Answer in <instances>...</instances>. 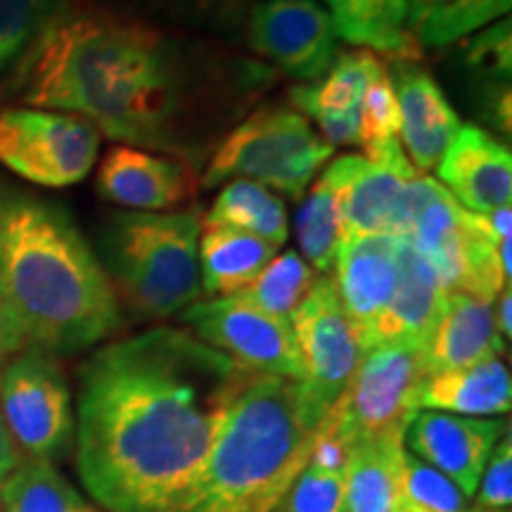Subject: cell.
I'll return each instance as SVG.
<instances>
[{
	"instance_id": "6da1fadb",
	"label": "cell",
	"mask_w": 512,
	"mask_h": 512,
	"mask_svg": "<svg viewBox=\"0 0 512 512\" xmlns=\"http://www.w3.org/2000/svg\"><path fill=\"white\" fill-rule=\"evenodd\" d=\"M271 81L207 38L72 0L0 91L197 169Z\"/></svg>"
},
{
	"instance_id": "7a4b0ae2",
	"label": "cell",
	"mask_w": 512,
	"mask_h": 512,
	"mask_svg": "<svg viewBox=\"0 0 512 512\" xmlns=\"http://www.w3.org/2000/svg\"><path fill=\"white\" fill-rule=\"evenodd\" d=\"M249 373L188 330L105 344L79 370L76 472L110 512H169L207 463Z\"/></svg>"
},
{
	"instance_id": "3957f363",
	"label": "cell",
	"mask_w": 512,
	"mask_h": 512,
	"mask_svg": "<svg viewBox=\"0 0 512 512\" xmlns=\"http://www.w3.org/2000/svg\"><path fill=\"white\" fill-rule=\"evenodd\" d=\"M0 292L27 347L79 354L121 328L110 275L60 204L0 190Z\"/></svg>"
},
{
	"instance_id": "277c9868",
	"label": "cell",
	"mask_w": 512,
	"mask_h": 512,
	"mask_svg": "<svg viewBox=\"0 0 512 512\" xmlns=\"http://www.w3.org/2000/svg\"><path fill=\"white\" fill-rule=\"evenodd\" d=\"M320 422L302 382L254 373L230 403L200 475L169 512H275L309 463Z\"/></svg>"
},
{
	"instance_id": "5b68a950",
	"label": "cell",
	"mask_w": 512,
	"mask_h": 512,
	"mask_svg": "<svg viewBox=\"0 0 512 512\" xmlns=\"http://www.w3.org/2000/svg\"><path fill=\"white\" fill-rule=\"evenodd\" d=\"M200 233L197 207L166 214L124 211L102 233L105 271L138 316L164 320L200 302Z\"/></svg>"
},
{
	"instance_id": "8992f818",
	"label": "cell",
	"mask_w": 512,
	"mask_h": 512,
	"mask_svg": "<svg viewBox=\"0 0 512 512\" xmlns=\"http://www.w3.org/2000/svg\"><path fill=\"white\" fill-rule=\"evenodd\" d=\"M335 147L290 107H261L219 140L204 164V188L245 178L299 200Z\"/></svg>"
},
{
	"instance_id": "52a82bcc",
	"label": "cell",
	"mask_w": 512,
	"mask_h": 512,
	"mask_svg": "<svg viewBox=\"0 0 512 512\" xmlns=\"http://www.w3.org/2000/svg\"><path fill=\"white\" fill-rule=\"evenodd\" d=\"M0 418L19 456L55 463L72 448V394L48 351L24 347L0 370Z\"/></svg>"
},
{
	"instance_id": "ba28073f",
	"label": "cell",
	"mask_w": 512,
	"mask_h": 512,
	"mask_svg": "<svg viewBox=\"0 0 512 512\" xmlns=\"http://www.w3.org/2000/svg\"><path fill=\"white\" fill-rule=\"evenodd\" d=\"M427 377L425 347L418 344H375L363 351L356 373L330 408L339 434L349 446L403 434Z\"/></svg>"
},
{
	"instance_id": "9c48e42d",
	"label": "cell",
	"mask_w": 512,
	"mask_h": 512,
	"mask_svg": "<svg viewBox=\"0 0 512 512\" xmlns=\"http://www.w3.org/2000/svg\"><path fill=\"white\" fill-rule=\"evenodd\" d=\"M100 133L76 114L0 110V164L24 181L67 188L81 183L98 162Z\"/></svg>"
},
{
	"instance_id": "30bf717a",
	"label": "cell",
	"mask_w": 512,
	"mask_h": 512,
	"mask_svg": "<svg viewBox=\"0 0 512 512\" xmlns=\"http://www.w3.org/2000/svg\"><path fill=\"white\" fill-rule=\"evenodd\" d=\"M304 363L302 389L313 415L325 420L363 356L356 325L344 311L335 278L323 275L290 318Z\"/></svg>"
},
{
	"instance_id": "8fae6325",
	"label": "cell",
	"mask_w": 512,
	"mask_h": 512,
	"mask_svg": "<svg viewBox=\"0 0 512 512\" xmlns=\"http://www.w3.org/2000/svg\"><path fill=\"white\" fill-rule=\"evenodd\" d=\"M181 318L200 342L233 358L249 373L304 380V363L290 320L256 309L238 294L195 302Z\"/></svg>"
},
{
	"instance_id": "7c38bea8",
	"label": "cell",
	"mask_w": 512,
	"mask_h": 512,
	"mask_svg": "<svg viewBox=\"0 0 512 512\" xmlns=\"http://www.w3.org/2000/svg\"><path fill=\"white\" fill-rule=\"evenodd\" d=\"M247 46L297 79H320L337 57V34L318 0H261L249 10Z\"/></svg>"
},
{
	"instance_id": "4fadbf2b",
	"label": "cell",
	"mask_w": 512,
	"mask_h": 512,
	"mask_svg": "<svg viewBox=\"0 0 512 512\" xmlns=\"http://www.w3.org/2000/svg\"><path fill=\"white\" fill-rule=\"evenodd\" d=\"M505 430L508 422L501 418L415 411L403 430V446L472 498L491 451Z\"/></svg>"
},
{
	"instance_id": "5bb4252c",
	"label": "cell",
	"mask_w": 512,
	"mask_h": 512,
	"mask_svg": "<svg viewBox=\"0 0 512 512\" xmlns=\"http://www.w3.org/2000/svg\"><path fill=\"white\" fill-rule=\"evenodd\" d=\"M418 174L399 138L354 155L339 200L342 242L358 235H392L403 190Z\"/></svg>"
},
{
	"instance_id": "9a60e30c",
	"label": "cell",
	"mask_w": 512,
	"mask_h": 512,
	"mask_svg": "<svg viewBox=\"0 0 512 512\" xmlns=\"http://www.w3.org/2000/svg\"><path fill=\"white\" fill-rule=\"evenodd\" d=\"M197 185L200 176L192 164L128 145L112 147L95 178L98 195L107 202L147 214L178 211L195 197Z\"/></svg>"
},
{
	"instance_id": "2e32d148",
	"label": "cell",
	"mask_w": 512,
	"mask_h": 512,
	"mask_svg": "<svg viewBox=\"0 0 512 512\" xmlns=\"http://www.w3.org/2000/svg\"><path fill=\"white\" fill-rule=\"evenodd\" d=\"M335 285L344 311L370 349L375 323L387 309L401 273V238L396 235H358L339 245Z\"/></svg>"
},
{
	"instance_id": "e0dca14e",
	"label": "cell",
	"mask_w": 512,
	"mask_h": 512,
	"mask_svg": "<svg viewBox=\"0 0 512 512\" xmlns=\"http://www.w3.org/2000/svg\"><path fill=\"white\" fill-rule=\"evenodd\" d=\"M439 181L465 211L489 214L510 207L512 157L489 131L463 124L437 164Z\"/></svg>"
},
{
	"instance_id": "ac0fdd59",
	"label": "cell",
	"mask_w": 512,
	"mask_h": 512,
	"mask_svg": "<svg viewBox=\"0 0 512 512\" xmlns=\"http://www.w3.org/2000/svg\"><path fill=\"white\" fill-rule=\"evenodd\" d=\"M389 67L401 114V147L411 155L415 169L425 174L437 169L441 155L463 124L437 79L420 60H392Z\"/></svg>"
},
{
	"instance_id": "d6986e66",
	"label": "cell",
	"mask_w": 512,
	"mask_h": 512,
	"mask_svg": "<svg viewBox=\"0 0 512 512\" xmlns=\"http://www.w3.org/2000/svg\"><path fill=\"white\" fill-rule=\"evenodd\" d=\"M496 299L482 294L446 292L437 323L425 342L427 375L465 368L503 354V339L494 320Z\"/></svg>"
},
{
	"instance_id": "ffe728a7",
	"label": "cell",
	"mask_w": 512,
	"mask_h": 512,
	"mask_svg": "<svg viewBox=\"0 0 512 512\" xmlns=\"http://www.w3.org/2000/svg\"><path fill=\"white\" fill-rule=\"evenodd\" d=\"M446 290L439 275L415 249L401 240V273L396 290L375 323L370 347L375 344H418L425 347L437 323Z\"/></svg>"
},
{
	"instance_id": "44dd1931",
	"label": "cell",
	"mask_w": 512,
	"mask_h": 512,
	"mask_svg": "<svg viewBox=\"0 0 512 512\" xmlns=\"http://www.w3.org/2000/svg\"><path fill=\"white\" fill-rule=\"evenodd\" d=\"M512 406L510 370L501 356L465 368L430 373L415 394L418 411H439L465 418L508 415Z\"/></svg>"
},
{
	"instance_id": "7402d4cb",
	"label": "cell",
	"mask_w": 512,
	"mask_h": 512,
	"mask_svg": "<svg viewBox=\"0 0 512 512\" xmlns=\"http://www.w3.org/2000/svg\"><path fill=\"white\" fill-rule=\"evenodd\" d=\"M337 38L389 60H420L406 24V0H323Z\"/></svg>"
},
{
	"instance_id": "603a6c76",
	"label": "cell",
	"mask_w": 512,
	"mask_h": 512,
	"mask_svg": "<svg viewBox=\"0 0 512 512\" xmlns=\"http://www.w3.org/2000/svg\"><path fill=\"white\" fill-rule=\"evenodd\" d=\"M155 27L233 38L245 31L254 0H86Z\"/></svg>"
},
{
	"instance_id": "cb8c5ba5",
	"label": "cell",
	"mask_w": 512,
	"mask_h": 512,
	"mask_svg": "<svg viewBox=\"0 0 512 512\" xmlns=\"http://www.w3.org/2000/svg\"><path fill=\"white\" fill-rule=\"evenodd\" d=\"M351 446L337 430L330 413L318 425L309 463L275 512H347L344 472Z\"/></svg>"
},
{
	"instance_id": "d4e9b609",
	"label": "cell",
	"mask_w": 512,
	"mask_h": 512,
	"mask_svg": "<svg viewBox=\"0 0 512 512\" xmlns=\"http://www.w3.org/2000/svg\"><path fill=\"white\" fill-rule=\"evenodd\" d=\"M403 453V434H389L351 446L344 472L347 512H396Z\"/></svg>"
},
{
	"instance_id": "484cf974",
	"label": "cell",
	"mask_w": 512,
	"mask_h": 512,
	"mask_svg": "<svg viewBox=\"0 0 512 512\" xmlns=\"http://www.w3.org/2000/svg\"><path fill=\"white\" fill-rule=\"evenodd\" d=\"M200 238L202 292L211 297H233L254 283L271 264L275 247L256 235L235 228H204Z\"/></svg>"
},
{
	"instance_id": "4316f807",
	"label": "cell",
	"mask_w": 512,
	"mask_h": 512,
	"mask_svg": "<svg viewBox=\"0 0 512 512\" xmlns=\"http://www.w3.org/2000/svg\"><path fill=\"white\" fill-rule=\"evenodd\" d=\"M354 155H344L325 166L309 197L297 214V240L304 261L313 271L328 275L335 268L342 235H339V200Z\"/></svg>"
},
{
	"instance_id": "83f0119b",
	"label": "cell",
	"mask_w": 512,
	"mask_h": 512,
	"mask_svg": "<svg viewBox=\"0 0 512 512\" xmlns=\"http://www.w3.org/2000/svg\"><path fill=\"white\" fill-rule=\"evenodd\" d=\"M204 228H235L256 235L275 249L283 247L290 235L285 202L266 185L235 178L228 181L216 202L202 219Z\"/></svg>"
},
{
	"instance_id": "f1b7e54d",
	"label": "cell",
	"mask_w": 512,
	"mask_h": 512,
	"mask_svg": "<svg viewBox=\"0 0 512 512\" xmlns=\"http://www.w3.org/2000/svg\"><path fill=\"white\" fill-rule=\"evenodd\" d=\"M512 0H406V24L420 48H446L508 17Z\"/></svg>"
},
{
	"instance_id": "f546056e",
	"label": "cell",
	"mask_w": 512,
	"mask_h": 512,
	"mask_svg": "<svg viewBox=\"0 0 512 512\" xmlns=\"http://www.w3.org/2000/svg\"><path fill=\"white\" fill-rule=\"evenodd\" d=\"M387 69V62L370 50H347L337 55L332 67L313 86H294L290 93L292 105L297 112L302 110L306 117L313 114H347L361 110L363 93L368 83Z\"/></svg>"
},
{
	"instance_id": "4dcf8cb0",
	"label": "cell",
	"mask_w": 512,
	"mask_h": 512,
	"mask_svg": "<svg viewBox=\"0 0 512 512\" xmlns=\"http://www.w3.org/2000/svg\"><path fill=\"white\" fill-rule=\"evenodd\" d=\"M0 512H95L46 460L22 458L0 484Z\"/></svg>"
},
{
	"instance_id": "1f68e13d",
	"label": "cell",
	"mask_w": 512,
	"mask_h": 512,
	"mask_svg": "<svg viewBox=\"0 0 512 512\" xmlns=\"http://www.w3.org/2000/svg\"><path fill=\"white\" fill-rule=\"evenodd\" d=\"M316 283L318 275L306 264L304 256L285 252L273 256L271 264L256 275L254 283L245 287L238 297L275 318L290 320Z\"/></svg>"
},
{
	"instance_id": "d6a6232c",
	"label": "cell",
	"mask_w": 512,
	"mask_h": 512,
	"mask_svg": "<svg viewBox=\"0 0 512 512\" xmlns=\"http://www.w3.org/2000/svg\"><path fill=\"white\" fill-rule=\"evenodd\" d=\"M72 0H0V86Z\"/></svg>"
},
{
	"instance_id": "836d02e7",
	"label": "cell",
	"mask_w": 512,
	"mask_h": 512,
	"mask_svg": "<svg viewBox=\"0 0 512 512\" xmlns=\"http://www.w3.org/2000/svg\"><path fill=\"white\" fill-rule=\"evenodd\" d=\"M467 501L470 498L451 479L422 463L411 451L403 453L396 512H467Z\"/></svg>"
},
{
	"instance_id": "e575fe53",
	"label": "cell",
	"mask_w": 512,
	"mask_h": 512,
	"mask_svg": "<svg viewBox=\"0 0 512 512\" xmlns=\"http://www.w3.org/2000/svg\"><path fill=\"white\" fill-rule=\"evenodd\" d=\"M401 114L399 102H396L394 83L389 76V64L382 74H377L368 83L366 93L361 100V145L363 150L387 143V140L399 138Z\"/></svg>"
},
{
	"instance_id": "d590c367",
	"label": "cell",
	"mask_w": 512,
	"mask_h": 512,
	"mask_svg": "<svg viewBox=\"0 0 512 512\" xmlns=\"http://www.w3.org/2000/svg\"><path fill=\"white\" fill-rule=\"evenodd\" d=\"M465 62L472 72L482 74L484 81L510 83L512 74V43L510 19H498L489 29L479 31L467 46Z\"/></svg>"
},
{
	"instance_id": "8d00e7d4",
	"label": "cell",
	"mask_w": 512,
	"mask_h": 512,
	"mask_svg": "<svg viewBox=\"0 0 512 512\" xmlns=\"http://www.w3.org/2000/svg\"><path fill=\"white\" fill-rule=\"evenodd\" d=\"M475 503L467 512H510L512 505V437L510 427L491 451L482 477H479Z\"/></svg>"
},
{
	"instance_id": "74e56055",
	"label": "cell",
	"mask_w": 512,
	"mask_h": 512,
	"mask_svg": "<svg viewBox=\"0 0 512 512\" xmlns=\"http://www.w3.org/2000/svg\"><path fill=\"white\" fill-rule=\"evenodd\" d=\"M24 347H27L24 332L19 328L15 313H12L8 302H5L3 292H0V370H3L5 363H8L15 354H19Z\"/></svg>"
},
{
	"instance_id": "f35d334b",
	"label": "cell",
	"mask_w": 512,
	"mask_h": 512,
	"mask_svg": "<svg viewBox=\"0 0 512 512\" xmlns=\"http://www.w3.org/2000/svg\"><path fill=\"white\" fill-rule=\"evenodd\" d=\"M494 320H496L498 335H501L503 342H510V337H512V294H510V287H505V290L496 297Z\"/></svg>"
},
{
	"instance_id": "ab89813d",
	"label": "cell",
	"mask_w": 512,
	"mask_h": 512,
	"mask_svg": "<svg viewBox=\"0 0 512 512\" xmlns=\"http://www.w3.org/2000/svg\"><path fill=\"white\" fill-rule=\"evenodd\" d=\"M19 460H22V456H19L15 444H12L8 427H5L3 418H0V484H3V479L8 477L12 470H15Z\"/></svg>"
}]
</instances>
